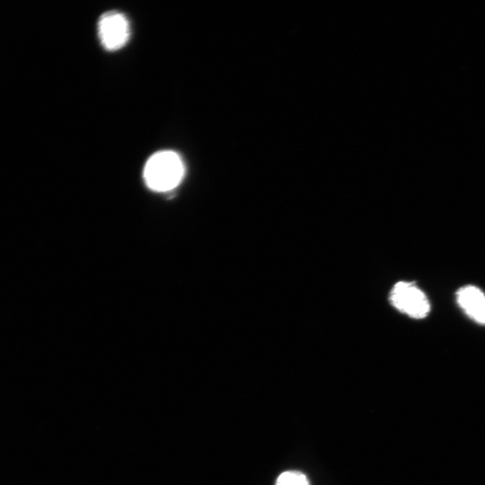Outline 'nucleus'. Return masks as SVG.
<instances>
[{"label": "nucleus", "mask_w": 485, "mask_h": 485, "mask_svg": "<svg viewBox=\"0 0 485 485\" xmlns=\"http://www.w3.org/2000/svg\"><path fill=\"white\" fill-rule=\"evenodd\" d=\"M184 174V164L173 151H160L154 154L144 168L146 185L155 191H168L175 188Z\"/></svg>", "instance_id": "f257e3e1"}, {"label": "nucleus", "mask_w": 485, "mask_h": 485, "mask_svg": "<svg viewBox=\"0 0 485 485\" xmlns=\"http://www.w3.org/2000/svg\"><path fill=\"white\" fill-rule=\"evenodd\" d=\"M390 298L393 306L413 318H424L430 310L427 296L413 283L398 282L392 287Z\"/></svg>", "instance_id": "f03ea898"}, {"label": "nucleus", "mask_w": 485, "mask_h": 485, "mask_svg": "<svg viewBox=\"0 0 485 485\" xmlns=\"http://www.w3.org/2000/svg\"><path fill=\"white\" fill-rule=\"evenodd\" d=\"M129 23L119 12L103 13L98 23V33L102 46L108 50L122 48L129 38Z\"/></svg>", "instance_id": "7ed1b4c3"}, {"label": "nucleus", "mask_w": 485, "mask_h": 485, "mask_svg": "<svg viewBox=\"0 0 485 485\" xmlns=\"http://www.w3.org/2000/svg\"><path fill=\"white\" fill-rule=\"evenodd\" d=\"M457 302L471 318L485 324V295L478 287H461L457 292Z\"/></svg>", "instance_id": "20e7f679"}, {"label": "nucleus", "mask_w": 485, "mask_h": 485, "mask_svg": "<svg viewBox=\"0 0 485 485\" xmlns=\"http://www.w3.org/2000/svg\"><path fill=\"white\" fill-rule=\"evenodd\" d=\"M276 485H309V483L305 475L303 473L289 471L278 476Z\"/></svg>", "instance_id": "39448f33"}]
</instances>
